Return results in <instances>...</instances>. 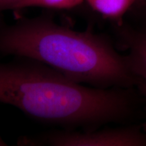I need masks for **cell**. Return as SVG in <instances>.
Listing matches in <instances>:
<instances>
[{
  "label": "cell",
  "instance_id": "6da1fadb",
  "mask_svg": "<svg viewBox=\"0 0 146 146\" xmlns=\"http://www.w3.org/2000/svg\"><path fill=\"white\" fill-rule=\"evenodd\" d=\"M125 88L86 86L46 64L28 59L0 64V102L41 123L85 130L129 116Z\"/></svg>",
  "mask_w": 146,
  "mask_h": 146
},
{
  "label": "cell",
  "instance_id": "7a4b0ae2",
  "mask_svg": "<svg viewBox=\"0 0 146 146\" xmlns=\"http://www.w3.org/2000/svg\"><path fill=\"white\" fill-rule=\"evenodd\" d=\"M0 54L35 60L93 87L127 88L138 78L106 36L74 31L47 16L0 29Z\"/></svg>",
  "mask_w": 146,
  "mask_h": 146
},
{
  "label": "cell",
  "instance_id": "3957f363",
  "mask_svg": "<svg viewBox=\"0 0 146 146\" xmlns=\"http://www.w3.org/2000/svg\"><path fill=\"white\" fill-rule=\"evenodd\" d=\"M18 145L146 146V133L139 128L125 127L97 130L65 129L41 135L20 138Z\"/></svg>",
  "mask_w": 146,
  "mask_h": 146
},
{
  "label": "cell",
  "instance_id": "277c9868",
  "mask_svg": "<svg viewBox=\"0 0 146 146\" xmlns=\"http://www.w3.org/2000/svg\"><path fill=\"white\" fill-rule=\"evenodd\" d=\"M116 30L120 44L128 51L126 57L131 70L146 81V33L133 30L123 23L116 25Z\"/></svg>",
  "mask_w": 146,
  "mask_h": 146
},
{
  "label": "cell",
  "instance_id": "5b68a950",
  "mask_svg": "<svg viewBox=\"0 0 146 146\" xmlns=\"http://www.w3.org/2000/svg\"><path fill=\"white\" fill-rule=\"evenodd\" d=\"M89 7L104 18L110 20L116 25L123 24V18L133 8L136 0H85Z\"/></svg>",
  "mask_w": 146,
  "mask_h": 146
},
{
  "label": "cell",
  "instance_id": "8992f818",
  "mask_svg": "<svg viewBox=\"0 0 146 146\" xmlns=\"http://www.w3.org/2000/svg\"><path fill=\"white\" fill-rule=\"evenodd\" d=\"M85 1V0H21L15 10L29 7H43L46 8L64 10L78 6Z\"/></svg>",
  "mask_w": 146,
  "mask_h": 146
},
{
  "label": "cell",
  "instance_id": "52a82bcc",
  "mask_svg": "<svg viewBox=\"0 0 146 146\" xmlns=\"http://www.w3.org/2000/svg\"><path fill=\"white\" fill-rule=\"evenodd\" d=\"M21 0H0V12L8 10H15Z\"/></svg>",
  "mask_w": 146,
  "mask_h": 146
},
{
  "label": "cell",
  "instance_id": "ba28073f",
  "mask_svg": "<svg viewBox=\"0 0 146 146\" xmlns=\"http://www.w3.org/2000/svg\"><path fill=\"white\" fill-rule=\"evenodd\" d=\"M133 8H135L140 11V12H141L146 18V0H136V2Z\"/></svg>",
  "mask_w": 146,
  "mask_h": 146
},
{
  "label": "cell",
  "instance_id": "9c48e42d",
  "mask_svg": "<svg viewBox=\"0 0 146 146\" xmlns=\"http://www.w3.org/2000/svg\"><path fill=\"white\" fill-rule=\"evenodd\" d=\"M8 145L6 142L3 139V138L1 137V136L0 135V146H6Z\"/></svg>",
  "mask_w": 146,
  "mask_h": 146
},
{
  "label": "cell",
  "instance_id": "30bf717a",
  "mask_svg": "<svg viewBox=\"0 0 146 146\" xmlns=\"http://www.w3.org/2000/svg\"><path fill=\"white\" fill-rule=\"evenodd\" d=\"M145 87H146V81H145Z\"/></svg>",
  "mask_w": 146,
  "mask_h": 146
}]
</instances>
